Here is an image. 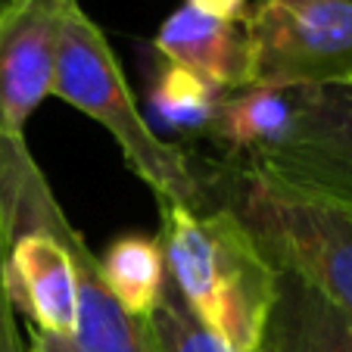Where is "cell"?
I'll return each instance as SVG.
<instances>
[{
  "label": "cell",
  "mask_w": 352,
  "mask_h": 352,
  "mask_svg": "<svg viewBox=\"0 0 352 352\" xmlns=\"http://www.w3.org/2000/svg\"><path fill=\"white\" fill-rule=\"evenodd\" d=\"M97 265L103 287L119 302L122 312L134 321L153 318L168 287L160 237L122 234L103 250V256H97Z\"/></svg>",
  "instance_id": "9c48e42d"
},
{
  "label": "cell",
  "mask_w": 352,
  "mask_h": 352,
  "mask_svg": "<svg viewBox=\"0 0 352 352\" xmlns=\"http://www.w3.org/2000/svg\"><path fill=\"white\" fill-rule=\"evenodd\" d=\"M337 91H340V100L346 103V109L352 113V85H343V87H337Z\"/></svg>",
  "instance_id": "9a60e30c"
},
{
  "label": "cell",
  "mask_w": 352,
  "mask_h": 352,
  "mask_svg": "<svg viewBox=\"0 0 352 352\" xmlns=\"http://www.w3.org/2000/svg\"><path fill=\"white\" fill-rule=\"evenodd\" d=\"M240 19L250 85H352V0H253Z\"/></svg>",
  "instance_id": "277c9868"
},
{
  "label": "cell",
  "mask_w": 352,
  "mask_h": 352,
  "mask_svg": "<svg viewBox=\"0 0 352 352\" xmlns=\"http://www.w3.org/2000/svg\"><path fill=\"white\" fill-rule=\"evenodd\" d=\"M193 10L209 16H219V19H240L250 7V0H187Z\"/></svg>",
  "instance_id": "4fadbf2b"
},
{
  "label": "cell",
  "mask_w": 352,
  "mask_h": 352,
  "mask_svg": "<svg viewBox=\"0 0 352 352\" xmlns=\"http://www.w3.org/2000/svg\"><path fill=\"white\" fill-rule=\"evenodd\" d=\"M25 333H28V346H32V352H75L69 340L47 337V333H38V331H32V327H25Z\"/></svg>",
  "instance_id": "5bb4252c"
},
{
  "label": "cell",
  "mask_w": 352,
  "mask_h": 352,
  "mask_svg": "<svg viewBox=\"0 0 352 352\" xmlns=\"http://www.w3.org/2000/svg\"><path fill=\"white\" fill-rule=\"evenodd\" d=\"M78 0H13L0 10V138L25 125L54 87L60 34Z\"/></svg>",
  "instance_id": "5b68a950"
},
{
  "label": "cell",
  "mask_w": 352,
  "mask_h": 352,
  "mask_svg": "<svg viewBox=\"0 0 352 352\" xmlns=\"http://www.w3.org/2000/svg\"><path fill=\"white\" fill-rule=\"evenodd\" d=\"M225 206L278 272L312 284L352 321V203L306 190L256 166H234Z\"/></svg>",
  "instance_id": "3957f363"
},
{
  "label": "cell",
  "mask_w": 352,
  "mask_h": 352,
  "mask_svg": "<svg viewBox=\"0 0 352 352\" xmlns=\"http://www.w3.org/2000/svg\"><path fill=\"white\" fill-rule=\"evenodd\" d=\"M153 54L215 85L219 91H237L250 85V41L243 19H219L184 3L160 25Z\"/></svg>",
  "instance_id": "8992f818"
},
{
  "label": "cell",
  "mask_w": 352,
  "mask_h": 352,
  "mask_svg": "<svg viewBox=\"0 0 352 352\" xmlns=\"http://www.w3.org/2000/svg\"><path fill=\"white\" fill-rule=\"evenodd\" d=\"M168 287L193 321L231 352H262L280 272L225 203L209 212L160 199Z\"/></svg>",
  "instance_id": "6da1fadb"
},
{
  "label": "cell",
  "mask_w": 352,
  "mask_h": 352,
  "mask_svg": "<svg viewBox=\"0 0 352 352\" xmlns=\"http://www.w3.org/2000/svg\"><path fill=\"white\" fill-rule=\"evenodd\" d=\"M268 352H352V321L312 284L280 272L265 333Z\"/></svg>",
  "instance_id": "ba28073f"
},
{
  "label": "cell",
  "mask_w": 352,
  "mask_h": 352,
  "mask_svg": "<svg viewBox=\"0 0 352 352\" xmlns=\"http://www.w3.org/2000/svg\"><path fill=\"white\" fill-rule=\"evenodd\" d=\"M309 87H268L246 85L225 91L209 125V140L228 162L243 166L272 153L293 134L299 113L306 107Z\"/></svg>",
  "instance_id": "52a82bcc"
},
{
  "label": "cell",
  "mask_w": 352,
  "mask_h": 352,
  "mask_svg": "<svg viewBox=\"0 0 352 352\" xmlns=\"http://www.w3.org/2000/svg\"><path fill=\"white\" fill-rule=\"evenodd\" d=\"M150 331L156 340V352H231L187 315L172 287H166V296L150 318Z\"/></svg>",
  "instance_id": "8fae6325"
},
{
  "label": "cell",
  "mask_w": 352,
  "mask_h": 352,
  "mask_svg": "<svg viewBox=\"0 0 352 352\" xmlns=\"http://www.w3.org/2000/svg\"><path fill=\"white\" fill-rule=\"evenodd\" d=\"M262 352H268V349H262Z\"/></svg>",
  "instance_id": "e0dca14e"
},
{
  "label": "cell",
  "mask_w": 352,
  "mask_h": 352,
  "mask_svg": "<svg viewBox=\"0 0 352 352\" xmlns=\"http://www.w3.org/2000/svg\"><path fill=\"white\" fill-rule=\"evenodd\" d=\"M50 94L107 128L109 138L119 144L125 166L153 190L156 203L168 199L203 209L209 197L206 181L178 146L166 144L146 122L128 87L119 56L81 3H75L63 22Z\"/></svg>",
  "instance_id": "7a4b0ae2"
},
{
  "label": "cell",
  "mask_w": 352,
  "mask_h": 352,
  "mask_svg": "<svg viewBox=\"0 0 352 352\" xmlns=\"http://www.w3.org/2000/svg\"><path fill=\"white\" fill-rule=\"evenodd\" d=\"M10 3H13V0H0V10H3V7H10Z\"/></svg>",
  "instance_id": "2e32d148"
},
{
  "label": "cell",
  "mask_w": 352,
  "mask_h": 352,
  "mask_svg": "<svg viewBox=\"0 0 352 352\" xmlns=\"http://www.w3.org/2000/svg\"><path fill=\"white\" fill-rule=\"evenodd\" d=\"M221 94L193 72L153 54L146 66V113L160 128L178 134H206L215 119Z\"/></svg>",
  "instance_id": "30bf717a"
},
{
  "label": "cell",
  "mask_w": 352,
  "mask_h": 352,
  "mask_svg": "<svg viewBox=\"0 0 352 352\" xmlns=\"http://www.w3.org/2000/svg\"><path fill=\"white\" fill-rule=\"evenodd\" d=\"M0 352H32L28 333L10 306L7 287H3V262H0Z\"/></svg>",
  "instance_id": "7c38bea8"
}]
</instances>
